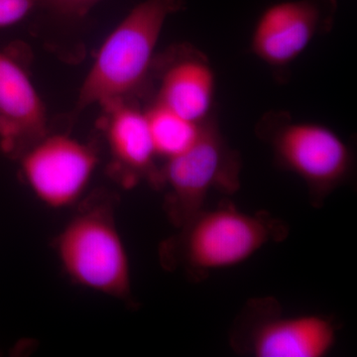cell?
<instances>
[{"label":"cell","instance_id":"1","mask_svg":"<svg viewBox=\"0 0 357 357\" xmlns=\"http://www.w3.org/2000/svg\"><path fill=\"white\" fill-rule=\"evenodd\" d=\"M181 4V0H144L134 7L100 47L79 91V109L126 100L142 86L167 18Z\"/></svg>","mask_w":357,"mask_h":357},{"label":"cell","instance_id":"2","mask_svg":"<svg viewBox=\"0 0 357 357\" xmlns=\"http://www.w3.org/2000/svg\"><path fill=\"white\" fill-rule=\"evenodd\" d=\"M55 244L59 261L70 280L110 297H129L130 263L109 208L96 206L77 213Z\"/></svg>","mask_w":357,"mask_h":357},{"label":"cell","instance_id":"3","mask_svg":"<svg viewBox=\"0 0 357 357\" xmlns=\"http://www.w3.org/2000/svg\"><path fill=\"white\" fill-rule=\"evenodd\" d=\"M177 244L188 270L206 274L241 264L266 244L285 236L281 222L234 206L201 210L182 225Z\"/></svg>","mask_w":357,"mask_h":357},{"label":"cell","instance_id":"4","mask_svg":"<svg viewBox=\"0 0 357 357\" xmlns=\"http://www.w3.org/2000/svg\"><path fill=\"white\" fill-rule=\"evenodd\" d=\"M263 136L275 159L304 181L314 203L332 194L351 172V148L335 131L314 122L265 117Z\"/></svg>","mask_w":357,"mask_h":357},{"label":"cell","instance_id":"5","mask_svg":"<svg viewBox=\"0 0 357 357\" xmlns=\"http://www.w3.org/2000/svg\"><path fill=\"white\" fill-rule=\"evenodd\" d=\"M241 161L227 145L215 122H204L198 140L182 154L167 160L160 180L169 189V213L182 227L203 210L211 190L234 192L239 187Z\"/></svg>","mask_w":357,"mask_h":357},{"label":"cell","instance_id":"6","mask_svg":"<svg viewBox=\"0 0 357 357\" xmlns=\"http://www.w3.org/2000/svg\"><path fill=\"white\" fill-rule=\"evenodd\" d=\"M232 335L237 351L255 357H324L337 342V328L326 317H286L273 299L251 301Z\"/></svg>","mask_w":357,"mask_h":357},{"label":"cell","instance_id":"7","mask_svg":"<svg viewBox=\"0 0 357 357\" xmlns=\"http://www.w3.org/2000/svg\"><path fill=\"white\" fill-rule=\"evenodd\" d=\"M20 158L26 183L35 196L52 208L76 203L98 163L93 148L62 134H46Z\"/></svg>","mask_w":357,"mask_h":357},{"label":"cell","instance_id":"8","mask_svg":"<svg viewBox=\"0 0 357 357\" xmlns=\"http://www.w3.org/2000/svg\"><path fill=\"white\" fill-rule=\"evenodd\" d=\"M333 0H286L267 7L251 36V50L265 64L286 67L330 26Z\"/></svg>","mask_w":357,"mask_h":357},{"label":"cell","instance_id":"9","mask_svg":"<svg viewBox=\"0 0 357 357\" xmlns=\"http://www.w3.org/2000/svg\"><path fill=\"white\" fill-rule=\"evenodd\" d=\"M46 112L27 73L0 52V145L4 153L21 154L46 135Z\"/></svg>","mask_w":357,"mask_h":357},{"label":"cell","instance_id":"10","mask_svg":"<svg viewBox=\"0 0 357 357\" xmlns=\"http://www.w3.org/2000/svg\"><path fill=\"white\" fill-rule=\"evenodd\" d=\"M215 91V76L210 62L203 54L189 51L164 70L155 102L202 124L210 119Z\"/></svg>","mask_w":357,"mask_h":357},{"label":"cell","instance_id":"11","mask_svg":"<svg viewBox=\"0 0 357 357\" xmlns=\"http://www.w3.org/2000/svg\"><path fill=\"white\" fill-rule=\"evenodd\" d=\"M102 107L105 134L115 163L132 175L154 172L157 155L145 112L126 100H115Z\"/></svg>","mask_w":357,"mask_h":357},{"label":"cell","instance_id":"12","mask_svg":"<svg viewBox=\"0 0 357 357\" xmlns=\"http://www.w3.org/2000/svg\"><path fill=\"white\" fill-rule=\"evenodd\" d=\"M157 157L172 159L198 140L204 123L188 121L155 102L145 112Z\"/></svg>","mask_w":357,"mask_h":357},{"label":"cell","instance_id":"13","mask_svg":"<svg viewBox=\"0 0 357 357\" xmlns=\"http://www.w3.org/2000/svg\"><path fill=\"white\" fill-rule=\"evenodd\" d=\"M37 4L39 0H0V28L20 22Z\"/></svg>","mask_w":357,"mask_h":357},{"label":"cell","instance_id":"14","mask_svg":"<svg viewBox=\"0 0 357 357\" xmlns=\"http://www.w3.org/2000/svg\"><path fill=\"white\" fill-rule=\"evenodd\" d=\"M98 1L100 0H39V4L59 15L81 17L88 13Z\"/></svg>","mask_w":357,"mask_h":357}]
</instances>
